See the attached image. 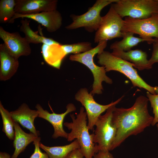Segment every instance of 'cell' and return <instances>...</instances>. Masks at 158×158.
<instances>
[{"mask_svg":"<svg viewBox=\"0 0 158 158\" xmlns=\"http://www.w3.org/2000/svg\"><path fill=\"white\" fill-rule=\"evenodd\" d=\"M123 21L122 18L111 6L107 14L102 17L100 25L95 33V43L122 38L124 35L122 31Z\"/></svg>","mask_w":158,"mask_h":158,"instance_id":"cell-9","label":"cell"},{"mask_svg":"<svg viewBox=\"0 0 158 158\" xmlns=\"http://www.w3.org/2000/svg\"><path fill=\"white\" fill-rule=\"evenodd\" d=\"M107 41L99 42L95 47L86 52L78 54H73L69 56V59L82 63L86 66L92 72L94 79L92 90L91 92L95 94H101L103 90L102 84L103 82L112 84V80L106 74L105 68L103 66H99L95 63L93 58L96 54L103 51L107 45Z\"/></svg>","mask_w":158,"mask_h":158,"instance_id":"cell-4","label":"cell"},{"mask_svg":"<svg viewBox=\"0 0 158 158\" xmlns=\"http://www.w3.org/2000/svg\"><path fill=\"white\" fill-rule=\"evenodd\" d=\"M123 32L124 35L121 40L116 41L110 45V49L112 50V51H127L131 50L132 48L137 46L139 43L146 42L145 40L141 38L135 37L133 32Z\"/></svg>","mask_w":158,"mask_h":158,"instance_id":"cell-22","label":"cell"},{"mask_svg":"<svg viewBox=\"0 0 158 158\" xmlns=\"http://www.w3.org/2000/svg\"><path fill=\"white\" fill-rule=\"evenodd\" d=\"M0 80L10 79L17 72L19 66L18 59L7 51L4 43L0 44Z\"/></svg>","mask_w":158,"mask_h":158,"instance_id":"cell-16","label":"cell"},{"mask_svg":"<svg viewBox=\"0 0 158 158\" xmlns=\"http://www.w3.org/2000/svg\"><path fill=\"white\" fill-rule=\"evenodd\" d=\"M93 158H114L109 151L99 150L96 153Z\"/></svg>","mask_w":158,"mask_h":158,"instance_id":"cell-29","label":"cell"},{"mask_svg":"<svg viewBox=\"0 0 158 158\" xmlns=\"http://www.w3.org/2000/svg\"><path fill=\"white\" fill-rule=\"evenodd\" d=\"M15 0L0 1V23H10L15 12Z\"/></svg>","mask_w":158,"mask_h":158,"instance_id":"cell-24","label":"cell"},{"mask_svg":"<svg viewBox=\"0 0 158 158\" xmlns=\"http://www.w3.org/2000/svg\"><path fill=\"white\" fill-rule=\"evenodd\" d=\"M72 121L66 122L64 125L71 132L68 133L67 141L75 139L78 141L80 149L85 158H93L98 152L97 145L93 141L92 136L89 132L87 123V115L84 108L81 107L80 112L75 117L74 114L70 115Z\"/></svg>","mask_w":158,"mask_h":158,"instance_id":"cell-2","label":"cell"},{"mask_svg":"<svg viewBox=\"0 0 158 158\" xmlns=\"http://www.w3.org/2000/svg\"><path fill=\"white\" fill-rule=\"evenodd\" d=\"M111 6L122 18L143 19L158 14V0H118Z\"/></svg>","mask_w":158,"mask_h":158,"instance_id":"cell-5","label":"cell"},{"mask_svg":"<svg viewBox=\"0 0 158 158\" xmlns=\"http://www.w3.org/2000/svg\"><path fill=\"white\" fill-rule=\"evenodd\" d=\"M117 104L110 107L104 114L99 117L95 123L96 129L92 134L93 142L97 145L98 152L111 151L117 132L116 128L112 121L113 113Z\"/></svg>","mask_w":158,"mask_h":158,"instance_id":"cell-6","label":"cell"},{"mask_svg":"<svg viewBox=\"0 0 158 158\" xmlns=\"http://www.w3.org/2000/svg\"><path fill=\"white\" fill-rule=\"evenodd\" d=\"M97 57L98 63L104 67L106 72L111 71L119 72L130 80L134 87L143 88L152 94H158V86H152L145 82L133 68L132 63L104 51L98 54Z\"/></svg>","mask_w":158,"mask_h":158,"instance_id":"cell-3","label":"cell"},{"mask_svg":"<svg viewBox=\"0 0 158 158\" xmlns=\"http://www.w3.org/2000/svg\"><path fill=\"white\" fill-rule=\"evenodd\" d=\"M42 53L45 61L49 65L59 69L63 60L66 56L61 44L48 45L43 44L41 47Z\"/></svg>","mask_w":158,"mask_h":158,"instance_id":"cell-18","label":"cell"},{"mask_svg":"<svg viewBox=\"0 0 158 158\" xmlns=\"http://www.w3.org/2000/svg\"><path fill=\"white\" fill-rule=\"evenodd\" d=\"M148 101L147 97L140 95L129 108L115 107L112 121L117 132L111 150L119 146L129 137L137 135L152 125L154 117L148 111Z\"/></svg>","mask_w":158,"mask_h":158,"instance_id":"cell-1","label":"cell"},{"mask_svg":"<svg viewBox=\"0 0 158 158\" xmlns=\"http://www.w3.org/2000/svg\"><path fill=\"white\" fill-rule=\"evenodd\" d=\"M0 113L1 116L3 127L2 131L11 140H13L15 136L14 121L9 112L5 109L0 102Z\"/></svg>","mask_w":158,"mask_h":158,"instance_id":"cell-23","label":"cell"},{"mask_svg":"<svg viewBox=\"0 0 158 158\" xmlns=\"http://www.w3.org/2000/svg\"><path fill=\"white\" fill-rule=\"evenodd\" d=\"M147 96L150 102L154 114L153 120L152 125H156L158 129V94L154 95L147 91Z\"/></svg>","mask_w":158,"mask_h":158,"instance_id":"cell-26","label":"cell"},{"mask_svg":"<svg viewBox=\"0 0 158 158\" xmlns=\"http://www.w3.org/2000/svg\"><path fill=\"white\" fill-rule=\"evenodd\" d=\"M84 157L80 148L73 150L65 158H83Z\"/></svg>","mask_w":158,"mask_h":158,"instance_id":"cell-30","label":"cell"},{"mask_svg":"<svg viewBox=\"0 0 158 158\" xmlns=\"http://www.w3.org/2000/svg\"><path fill=\"white\" fill-rule=\"evenodd\" d=\"M118 0H97L87 11L79 15H71L73 20L70 24L65 28L68 30H74L84 28L88 32H92L97 31L102 20L100 16L102 10L109 4L116 2Z\"/></svg>","mask_w":158,"mask_h":158,"instance_id":"cell-7","label":"cell"},{"mask_svg":"<svg viewBox=\"0 0 158 158\" xmlns=\"http://www.w3.org/2000/svg\"><path fill=\"white\" fill-rule=\"evenodd\" d=\"M0 37L7 51L14 57L18 59L20 56H27L31 54L30 44L19 32L10 33L0 26Z\"/></svg>","mask_w":158,"mask_h":158,"instance_id":"cell-11","label":"cell"},{"mask_svg":"<svg viewBox=\"0 0 158 158\" xmlns=\"http://www.w3.org/2000/svg\"><path fill=\"white\" fill-rule=\"evenodd\" d=\"M14 121L15 136L13 146L15 151L11 158H17L26 147L39 137L31 133H26L20 128L18 123Z\"/></svg>","mask_w":158,"mask_h":158,"instance_id":"cell-19","label":"cell"},{"mask_svg":"<svg viewBox=\"0 0 158 158\" xmlns=\"http://www.w3.org/2000/svg\"><path fill=\"white\" fill-rule=\"evenodd\" d=\"M153 44V51L151 57L149 60L150 64L152 66L155 63H158V39L155 38Z\"/></svg>","mask_w":158,"mask_h":158,"instance_id":"cell-28","label":"cell"},{"mask_svg":"<svg viewBox=\"0 0 158 158\" xmlns=\"http://www.w3.org/2000/svg\"><path fill=\"white\" fill-rule=\"evenodd\" d=\"M30 20L26 18L20 21V30L25 35V37L30 44H37L40 43L48 45L59 44L52 39L39 35L37 32H34L30 26Z\"/></svg>","mask_w":158,"mask_h":158,"instance_id":"cell-20","label":"cell"},{"mask_svg":"<svg viewBox=\"0 0 158 158\" xmlns=\"http://www.w3.org/2000/svg\"><path fill=\"white\" fill-rule=\"evenodd\" d=\"M0 158H11L10 155L5 152H0Z\"/></svg>","mask_w":158,"mask_h":158,"instance_id":"cell-31","label":"cell"},{"mask_svg":"<svg viewBox=\"0 0 158 158\" xmlns=\"http://www.w3.org/2000/svg\"><path fill=\"white\" fill-rule=\"evenodd\" d=\"M19 18H28L34 20L45 27L48 32L56 31L62 25V18L61 13L57 10L35 14L22 15L15 13L11 23Z\"/></svg>","mask_w":158,"mask_h":158,"instance_id":"cell-12","label":"cell"},{"mask_svg":"<svg viewBox=\"0 0 158 158\" xmlns=\"http://www.w3.org/2000/svg\"><path fill=\"white\" fill-rule=\"evenodd\" d=\"M39 146L46 152L49 158H65L73 150L80 148L79 142L76 139L70 144L63 146L49 147L40 142Z\"/></svg>","mask_w":158,"mask_h":158,"instance_id":"cell-21","label":"cell"},{"mask_svg":"<svg viewBox=\"0 0 158 158\" xmlns=\"http://www.w3.org/2000/svg\"><path fill=\"white\" fill-rule=\"evenodd\" d=\"M91 92L86 88H80L75 95V99L80 102L85 108L88 119L87 126L89 130L93 129L95 123L101 114L113 105L118 103L124 96L114 102L107 105H102L96 102Z\"/></svg>","mask_w":158,"mask_h":158,"instance_id":"cell-10","label":"cell"},{"mask_svg":"<svg viewBox=\"0 0 158 158\" xmlns=\"http://www.w3.org/2000/svg\"><path fill=\"white\" fill-rule=\"evenodd\" d=\"M61 47L66 56L70 54H80L88 51L93 48L91 43L88 42L61 45Z\"/></svg>","mask_w":158,"mask_h":158,"instance_id":"cell-25","label":"cell"},{"mask_svg":"<svg viewBox=\"0 0 158 158\" xmlns=\"http://www.w3.org/2000/svg\"><path fill=\"white\" fill-rule=\"evenodd\" d=\"M38 112V117L42 118L49 122L52 125L54 130L52 137L56 139L61 137L67 139L68 133L64 130L63 127V122L65 116L68 113L75 111L76 108L75 105L71 103L68 104L66 107L65 112L61 114H56L54 112L49 113L44 110L41 106L37 104L35 107Z\"/></svg>","mask_w":158,"mask_h":158,"instance_id":"cell-13","label":"cell"},{"mask_svg":"<svg viewBox=\"0 0 158 158\" xmlns=\"http://www.w3.org/2000/svg\"><path fill=\"white\" fill-rule=\"evenodd\" d=\"M111 53L116 57L132 63L139 70L150 69L152 67L149 64L146 52L140 49L131 50L127 51H112Z\"/></svg>","mask_w":158,"mask_h":158,"instance_id":"cell-17","label":"cell"},{"mask_svg":"<svg viewBox=\"0 0 158 158\" xmlns=\"http://www.w3.org/2000/svg\"><path fill=\"white\" fill-rule=\"evenodd\" d=\"M14 121L19 123L24 128L29 130L37 136L40 134L37 130L34 125V121L38 116L37 110L31 109L25 103L22 104L17 109L10 112Z\"/></svg>","mask_w":158,"mask_h":158,"instance_id":"cell-15","label":"cell"},{"mask_svg":"<svg viewBox=\"0 0 158 158\" xmlns=\"http://www.w3.org/2000/svg\"><path fill=\"white\" fill-rule=\"evenodd\" d=\"M57 0H15L16 13L35 14L56 10Z\"/></svg>","mask_w":158,"mask_h":158,"instance_id":"cell-14","label":"cell"},{"mask_svg":"<svg viewBox=\"0 0 158 158\" xmlns=\"http://www.w3.org/2000/svg\"><path fill=\"white\" fill-rule=\"evenodd\" d=\"M40 140V137H38L33 141L34 151L30 158H49L46 153H43L41 150L39 146Z\"/></svg>","mask_w":158,"mask_h":158,"instance_id":"cell-27","label":"cell"},{"mask_svg":"<svg viewBox=\"0 0 158 158\" xmlns=\"http://www.w3.org/2000/svg\"><path fill=\"white\" fill-rule=\"evenodd\" d=\"M122 32H130L138 35L140 37L146 40L149 44H152L158 39V14L143 19H137L127 17L123 20Z\"/></svg>","mask_w":158,"mask_h":158,"instance_id":"cell-8","label":"cell"}]
</instances>
